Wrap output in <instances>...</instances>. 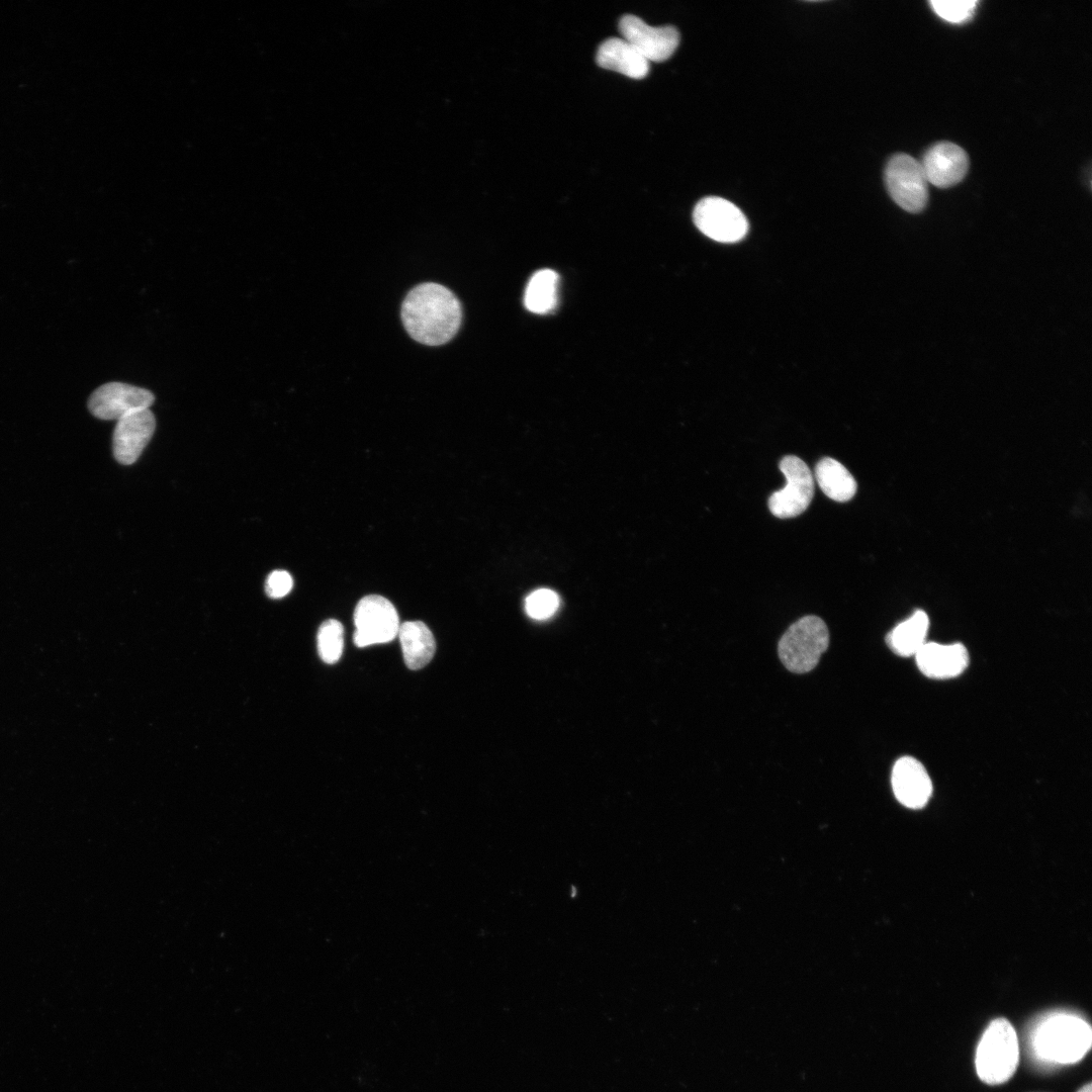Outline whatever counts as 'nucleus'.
<instances>
[{
  "label": "nucleus",
  "instance_id": "obj_21",
  "mask_svg": "<svg viewBox=\"0 0 1092 1092\" xmlns=\"http://www.w3.org/2000/svg\"><path fill=\"white\" fill-rule=\"evenodd\" d=\"M559 606L558 595L548 588H540L532 592L525 601L527 614L536 620L550 618Z\"/></svg>",
  "mask_w": 1092,
  "mask_h": 1092
},
{
  "label": "nucleus",
  "instance_id": "obj_2",
  "mask_svg": "<svg viewBox=\"0 0 1092 1092\" xmlns=\"http://www.w3.org/2000/svg\"><path fill=\"white\" fill-rule=\"evenodd\" d=\"M1019 1062L1016 1031L1005 1018L990 1022L982 1035L976 1053V1070L986 1084L998 1085L1008 1081Z\"/></svg>",
  "mask_w": 1092,
  "mask_h": 1092
},
{
  "label": "nucleus",
  "instance_id": "obj_20",
  "mask_svg": "<svg viewBox=\"0 0 1092 1092\" xmlns=\"http://www.w3.org/2000/svg\"><path fill=\"white\" fill-rule=\"evenodd\" d=\"M344 648V628L341 622L329 619L322 623L317 632V652L323 661L336 663Z\"/></svg>",
  "mask_w": 1092,
  "mask_h": 1092
},
{
  "label": "nucleus",
  "instance_id": "obj_14",
  "mask_svg": "<svg viewBox=\"0 0 1092 1092\" xmlns=\"http://www.w3.org/2000/svg\"><path fill=\"white\" fill-rule=\"evenodd\" d=\"M919 670L930 678H950L968 666L969 652L964 644L926 642L915 654Z\"/></svg>",
  "mask_w": 1092,
  "mask_h": 1092
},
{
  "label": "nucleus",
  "instance_id": "obj_16",
  "mask_svg": "<svg viewBox=\"0 0 1092 1092\" xmlns=\"http://www.w3.org/2000/svg\"><path fill=\"white\" fill-rule=\"evenodd\" d=\"M403 660L410 669L426 666L433 658L436 642L428 626L421 621H407L399 626L397 633Z\"/></svg>",
  "mask_w": 1092,
  "mask_h": 1092
},
{
  "label": "nucleus",
  "instance_id": "obj_12",
  "mask_svg": "<svg viewBox=\"0 0 1092 1092\" xmlns=\"http://www.w3.org/2000/svg\"><path fill=\"white\" fill-rule=\"evenodd\" d=\"M920 164L929 183L946 188L964 179L969 169V158L960 146L939 142L925 152Z\"/></svg>",
  "mask_w": 1092,
  "mask_h": 1092
},
{
  "label": "nucleus",
  "instance_id": "obj_18",
  "mask_svg": "<svg viewBox=\"0 0 1092 1092\" xmlns=\"http://www.w3.org/2000/svg\"><path fill=\"white\" fill-rule=\"evenodd\" d=\"M815 479L825 495L836 502H847L856 492V481L839 461L824 457L815 466Z\"/></svg>",
  "mask_w": 1092,
  "mask_h": 1092
},
{
  "label": "nucleus",
  "instance_id": "obj_13",
  "mask_svg": "<svg viewBox=\"0 0 1092 1092\" xmlns=\"http://www.w3.org/2000/svg\"><path fill=\"white\" fill-rule=\"evenodd\" d=\"M891 783L896 799L912 809L924 807L932 793V783L927 770L912 756L900 757L895 762Z\"/></svg>",
  "mask_w": 1092,
  "mask_h": 1092
},
{
  "label": "nucleus",
  "instance_id": "obj_24",
  "mask_svg": "<svg viewBox=\"0 0 1092 1092\" xmlns=\"http://www.w3.org/2000/svg\"><path fill=\"white\" fill-rule=\"evenodd\" d=\"M1091 1086H1092V1084L1088 1083L1085 1086H1083L1078 1092H1091Z\"/></svg>",
  "mask_w": 1092,
  "mask_h": 1092
},
{
  "label": "nucleus",
  "instance_id": "obj_23",
  "mask_svg": "<svg viewBox=\"0 0 1092 1092\" xmlns=\"http://www.w3.org/2000/svg\"><path fill=\"white\" fill-rule=\"evenodd\" d=\"M293 586V579L285 570L272 571L265 582L266 594L272 599L285 597Z\"/></svg>",
  "mask_w": 1092,
  "mask_h": 1092
},
{
  "label": "nucleus",
  "instance_id": "obj_5",
  "mask_svg": "<svg viewBox=\"0 0 1092 1092\" xmlns=\"http://www.w3.org/2000/svg\"><path fill=\"white\" fill-rule=\"evenodd\" d=\"M885 182L892 199L904 210L922 211L928 201V181L920 162L907 154H896L885 169Z\"/></svg>",
  "mask_w": 1092,
  "mask_h": 1092
},
{
  "label": "nucleus",
  "instance_id": "obj_15",
  "mask_svg": "<svg viewBox=\"0 0 1092 1092\" xmlns=\"http://www.w3.org/2000/svg\"><path fill=\"white\" fill-rule=\"evenodd\" d=\"M596 60L601 68L633 79H643L649 72V62L622 37H611L603 41L598 49Z\"/></svg>",
  "mask_w": 1092,
  "mask_h": 1092
},
{
  "label": "nucleus",
  "instance_id": "obj_6",
  "mask_svg": "<svg viewBox=\"0 0 1092 1092\" xmlns=\"http://www.w3.org/2000/svg\"><path fill=\"white\" fill-rule=\"evenodd\" d=\"M354 624L353 641L358 647L390 642L400 626L394 606L379 595H369L358 602Z\"/></svg>",
  "mask_w": 1092,
  "mask_h": 1092
},
{
  "label": "nucleus",
  "instance_id": "obj_22",
  "mask_svg": "<svg viewBox=\"0 0 1092 1092\" xmlns=\"http://www.w3.org/2000/svg\"><path fill=\"white\" fill-rule=\"evenodd\" d=\"M977 3L975 0L930 1L932 9L938 16L953 23L964 22L969 19L973 15Z\"/></svg>",
  "mask_w": 1092,
  "mask_h": 1092
},
{
  "label": "nucleus",
  "instance_id": "obj_19",
  "mask_svg": "<svg viewBox=\"0 0 1092 1092\" xmlns=\"http://www.w3.org/2000/svg\"><path fill=\"white\" fill-rule=\"evenodd\" d=\"M558 275L550 269L532 275L526 287L524 303L534 313H547L557 304Z\"/></svg>",
  "mask_w": 1092,
  "mask_h": 1092
},
{
  "label": "nucleus",
  "instance_id": "obj_7",
  "mask_svg": "<svg viewBox=\"0 0 1092 1092\" xmlns=\"http://www.w3.org/2000/svg\"><path fill=\"white\" fill-rule=\"evenodd\" d=\"M779 466L786 485L769 496L768 509L778 518H794L809 507L814 494V478L807 464L797 456H785Z\"/></svg>",
  "mask_w": 1092,
  "mask_h": 1092
},
{
  "label": "nucleus",
  "instance_id": "obj_3",
  "mask_svg": "<svg viewBox=\"0 0 1092 1092\" xmlns=\"http://www.w3.org/2000/svg\"><path fill=\"white\" fill-rule=\"evenodd\" d=\"M1091 1028L1076 1016L1060 1014L1046 1019L1035 1036L1037 1053L1060 1064L1080 1061L1091 1048Z\"/></svg>",
  "mask_w": 1092,
  "mask_h": 1092
},
{
  "label": "nucleus",
  "instance_id": "obj_11",
  "mask_svg": "<svg viewBox=\"0 0 1092 1092\" xmlns=\"http://www.w3.org/2000/svg\"><path fill=\"white\" fill-rule=\"evenodd\" d=\"M155 428V416L150 408L138 411L119 419L112 437L115 459L123 465L136 461L150 442Z\"/></svg>",
  "mask_w": 1092,
  "mask_h": 1092
},
{
  "label": "nucleus",
  "instance_id": "obj_8",
  "mask_svg": "<svg viewBox=\"0 0 1092 1092\" xmlns=\"http://www.w3.org/2000/svg\"><path fill=\"white\" fill-rule=\"evenodd\" d=\"M693 219L705 236L720 243L738 242L748 231V222L742 211L721 197L701 199L695 206Z\"/></svg>",
  "mask_w": 1092,
  "mask_h": 1092
},
{
  "label": "nucleus",
  "instance_id": "obj_4",
  "mask_svg": "<svg viewBox=\"0 0 1092 1092\" xmlns=\"http://www.w3.org/2000/svg\"><path fill=\"white\" fill-rule=\"evenodd\" d=\"M829 644L825 622L817 616H805L793 623L780 639L778 651L783 664L792 672L805 673L818 663Z\"/></svg>",
  "mask_w": 1092,
  "mask_h": 1092
},
{
  "label": "nucleus",
  "instance_id": "obj_17",
  "mask_svg": "<svg viewBox=\"0 0 1092 1092\" xmlns=\"http://www.w3.org/2000/svg\"><path fill=\"white\" fill-rule=\"evenodd\" d=\"M928 627L927 614L922 610H917L887 634V645L897 655H915L926 643Z\"/></svg>",
  "mask_w": 1092,
  "mask_h": 1092
},
{
  "label": "nucleus",
  "instance_id": "obj_10",
  "mask_svg": "<svg viewBox=\"0 0 1092 1092\" xmlns=\"http://www.w3.org/2000/svg\"><path fill=\"white\" fill-rule=\"evenodd\" d=\"M619 31L622 38L633 46L649 63L667 60L679 42L678 31L673 26L653 27L631 14L621 17Z\"/></svg>",
  "mask_w": 1092,
  "mask_h": 1092
},
{
  "label": "nucleus",
  "instance_id": "obj_1",
  "mask_svg": "<svg viewBox=\"0 0 1092 1092\" xmlns=\"http://www.w3.org/2000/svg\"><path fill=\"white\" fill-rule=\"evenodd\" d=\"M401 320L414 340L428 346H440L458 332L462 320L461 304L447 287L434 282L421 283L402 301Z\"/></svg>",
  "mask_w": 1092,
  "mask_h": 1092
},
{
  "label": "nucleus",
  "instance_id": "obj_9",
  "mask_svg": "<svg viewBox=\"0 0 1092 1092\" xmlns=\"http://www.w3.org/2000/svg\"><path fill=\"white\" fill-rule=\"evenodd\" d=\"M154 394L145 388L122 382H108L90 396L88 407L100 420H115L142 410L154 402Z\"/></svg>",
  "mask_w": 1092,
  "mask_h": 1092
}]
</instances>
